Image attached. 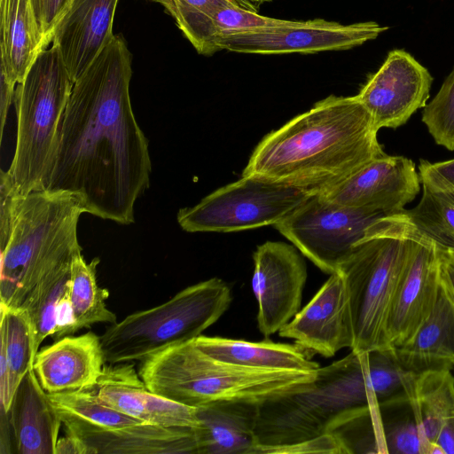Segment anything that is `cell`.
Instances as JSON below:
<instances>
[{
  "label": "cell",
  "mask_w": 454,
  "mask_h": 454,
  "mask_svg": "<svg viewBox=\"0 0 454 454\" xmlns=\"http://www.w3.org/2000/svg\"><path fill=\"white\" fill-rule=\"evenodd\" d=\"M7 414L19 454H55L62 420L34 369L20 381Z\"/></svg>",
  "instance_id": "cell-22"
},
{
  "label": "cell",
  "mask_w": 454,
  "mask_h": 454,
  "mask_svg": "<svg viewBox=\"0 0 454 454\" xmlns=\"http://www.w3.org/2000/svg\"><path fill=\"white\" fill-rule=\"evenodd\" d=\"M16 85L10 82L4 74L0 72V120H1V140L3 139L4 129L7 114L12 103L14 101Z\"/></svg>",
  "instance_id": "cell-41"
},
{
  "label": "cell",
  "mask_w": 454,
  "mask_h": 454,
  "mask_svg": "<svg viewBox=\"0 0 454 454\" xmlns=\"http://www.w3.org/2000/svg\"><path fill=\"white\" fill-rule=\"evenodd\" d=\"M197 348L207 355L236 365L261 370L313 372L317 362L297 344L275 343L269 340H245L200 335L193 340Z\"/></svg>",
  "instance_id": "cell-25"
},
{
  "label": "cell",
  "mask_w": 454,
  "mask_h": 454,
  "mask_svg": "<svg viewBox=\"0 0 454 454\" xmlns=\"http://www.w3.org/2000/svg\"><path fill=\"white\" fill-rule=\"evenodd\" d=\"M309 354L333 356L352 348L353 333L344 279L340 271L330 275L309 303L279 331Z\"/></svg>",
  "instance_id": "cell-16"
},
{
  "label": "cell",
  "mask_w": 454,
  "mask_h": 454,
  "mask_svg": "<svg viewBox=\"0 0 454 454\" xmlns=\"http://www.w3.org/2000/svg\"><path fill=\"white\" fill-rule=\"evenodd\" d=\"M65 432L80 439L88 454H198L193 428L139 423L109 429L61 418Z\"/></svg>",
  "instance_id": "cell-19"
},
{
  "label": "cell",
  "mask_w": 454,
  "mask_h": 454,
  "mask_svg": "<svg viewBox=\"0 0 454 454\" xmlns=\"http://www.w3.org/2000/svg\"><path fill=\"white\" fill-rule=\"evenodd\" d=\"M0 337L8 365L7 386L0 398L1 411L7 413L12 397L25 375L33 369L36 352L30 321L20 309H1Z\"/></svg>",
  "instance_id": "cell-28"
},
{
  "label": "cell",
  "mask_w": 454,
  "mask_h": 454,
  "mask_svg": "<svg viewBox=\"0 0 454 454\" xmlns=\"http://www.w3.org/2000/svg\"><path fill=\"white\" fill-rule=\"evenodd\" d=\"M131 63L125 39L114 35L74 82L46 187L121 224L134 222L152 171L148 141L131 106Z\"/></svg>",
  "instance_id": "cell-1"
},
{
  "label": "cell",
  "mask_w": 454,
  "mask_h": 454,
  "mask_svg": "<svg viewBox=\"0 0 454 454\" xmlns=\"http://www.w3.org/2000/svg\"><path fill=\"white\" fill-rule=\"evenodd\" d=\"M411 223L405 210L378 217L338 270L348 295L351 351L391 348L387 323L409 252Z\"/></svg>",
  "instance_id": "cell-6"
},
{
  "label": "cell",
  "mask_w": 454,
  "mask_h": 454,
  "mask_svg": "<svg viewBox=\"0 0 454 454\" xmlns=\"http://www.w3.org/2000/svg\"><path fill=\"white\" fill-rule=\"evenodd\" d=\"M433 77L403 50L388 52L356 95L372 116L375 128L396 129L427 105Z\"/></svg>",
  "instance_id": "cell-14"
},
{
  "label": "cell",
  "mask_w": 454,
  "mask_h": 454,
  "mask_svg": "<svg viewBox=\"0 0 454 454\" xmlns=\"http://www.w3.org/2000/svg\"><path fill=\"white\" fill-rule=\"evenodd\" d=\"M213 21L220 36L227 33L289 26L295 20L270 18L229 4L216 10Z\"/></svg>",
  "instance_id": "cell-37"
},
{
  "label": "cell",
  "mask_w": 454,
  "mask_h": 454,
  "mask_svg": "<svg viewBox=\"0 0 454 454\" xmlns=\"http://www.w3.org/2000/svg\"><path fill=\"white\" fill-rule=\"evenodd\" d=\"M395 350L402 367L414 373L454 370V299L441 277L429 315L414 335Z\"/></svg>",
  "instance_id": "cell-23"
},
{
  "label": "cell",
  "mask_w": 454,
  "mask_h": 454,
  "mask_svg": "<svg viewBox=\"0 0 454 454\" xmlns=\"http://www.w3.org/2000/svg\"><path fill=\"white\" fill-rule=\"evenodd\" d=\"M422 121L437 145L454 151V67L424 107Z\"/></svg>",
  "instance_id": "cell-35"
},
{
  "label": "cell",
  "mask_w": 454,
  "mask_h": 454,
  "mask_svg": "<svg viewBox=\"0 0 454 454\" xmlns=\"http://www.w3.org/2000/svg\"><path fill=\"white\" fill-rule=\"evenodd\" d=\"M98 258L87 262L82 254H77L71 267L69 304L74 332L89 328L94 324L117 322L116 315L106 304L109 293L97 284Z\"/></svg>",
  "instance_id": "cell-29"
},
{
  "label": "cell",
  "mask_w": 454,
  "mask_h": 454,
  "mask_svg": "<svg viewBox=\"0 0 454 454\" xmlns=\"http://www.w3.org/2000/svg\"><path fill=\"white\" fill-rule=\"evenodd\" d=\"M161 4L198 53L211 56L219 51L213 16L220 7L231 4L228 0H163Z\"/></svg>",
  "instance_id": "cell-31"
},
{
  "label": "cell",
  "mask_w": 454,
  "mask_h": 454,
  "mask_svg": "<svg viewBox=\"0 0 454 454\" xmlns=\"http://www.w3.org/2000/svg\"><path fill=\"white\" fill-rule=\"evenodd\" d=\"M232 5L258 12L260 7L265 4L273 0H228Z\"/></svg>",
  "instance_id": "cell-45"
},
{
  "label": "cell",
  "mask_w": 454,
  "mask_h": 454,
  "mask_svg": "<svg viewBox=\"0 0 454 454\" xmlns=\"http://www.w3.org/2000/svg\"><path fill=\"white\" fill-rule=\"evenodd\" d=\"M292 245L266 241L254 253L251 288L257 302V326L268 338L300 311L308 273L301 253Z\"/></svg>",
  "instance_id": "cell-12"
},
{
  "label": "cell",
  "mask_w": 454,
  "mask_h": 454,
  "mask_svg": "<svg viewBox=\"0 0 454 454\" xmlns=\"http://www.w3.org/2000/svg\"><path fill=\"white\" fill-rule=\"evenodd\" d=\"M421 199L405 210L414 225L444 250L454 254V190L434 191L423 186Z\"/></svg>",
  "instance_id": "cell-32"
},
{
  "label": "cell",
  "mask_w": 454,
  "mask_h": 454,
  "mask_svg": "<svg viewBox=\"0 0 454 454\" xmlns=\"http://www.w3.org/2000/svg\"><path fill=\"white\" fill-rule=\"evenodd\" d=\"M231 301L230 286L212 278L187 286L160 305L134 312L100 335L106 362L142 361L192 340L225 313Z\"/></svg>",
  "instance_id": "cell-8"
},
{
  "label": "cell",
  "mask_w": 454,
  "mask_h": 454,
  "mask_svg": "<svg viewBox=\"0 0 454 454\" xmlns=\"http://www.w3.org/2000/svg\"><path fill=\"white\" fill-rule=\"evenodd\" d=\"M435 443L442 448L443 454H454V408L443 421Z\"/></svg>",
  "instance_id": "cell-43"
},
{
  "label": "cell",
  "mask_w": 454,
  "mask_h": 454,
  "mask_svg": "<svg viewBox=\"0 0 454 454\" xmlns=\"http://www.w3.org/2000/svg\"><path fill=\"white\" fill-rule=\"evenodd\" d=\"M72 0H31L35 19L43 35L46 46L51 43L55 24Z\"/></svg>",
  "instance_id": "cell-40"
},
{
  "label": "cell",
  "mask_w": 454,
  "mask_h": 454,
  "mask_svg": "<svg viewBox=\"0 0 454 454\" xmlns=\"http://www.w3.org/2000/svg\"><path fill=\"white\" fill-rule=\"evenodd\" d=\"M387 454H427L412 402L406 391L379 403Z\"/></svg>",
  "instance_id": "cell-30"
},
{
  "label": "cell",
  "mask_w": 454,
  "mask_h": 454,
  "mask_svg": "<svg viewBox=\"0 0 454 454\" xmlns=\"http://www.w3.org/2000/svg\"><path fill=\"white\" fill-rule=\"evenodd\" d=\"M378 131L356 95H331L266 135L242 176L319 192L386 155Z\"/></svg>",
  "instance_id": "cell-2"
},
{
  "label": "cell",
  "mask_w": 454,
  "mask_h": 454,
  "mask_svg": "<svg viewBox=\"0 0 454 454\" xmlns=\"http://www.w3.org/2000/svg\"><path fill=\"white\" fill-rule=\"evenodd\" d=\"M387 29L375 21L344 25L323 19L295 20L285 27L223 34L216 45L219 51L239 53L308 54L349 50L376 39Z\"/></svg>",
  "instance_id": "cell-11"
},
{
  "label": "cell",
  "mask_w": 454,
  "mask_h": 454,
  "mask_svg": "<svg viewBox=\"0 0 454 454\" xmlns=\"http://www.w3.org/2000/svg\"><path fill=\"white\" fill-rule=\"evenodd\" d=\"M383 214L311 194L274 227L326 274L338 271L367 228Z\"/></svg>",
  "instance_id": "cell-10"
},
{
  "label": "cell",
  "mask_w": 454,
  "mask_h": 454,
  "mask_svg": "<svg viewBox=\"0 0 454 454\" xmlns=\"http://www.w3.org/2000/svg\"><path fill=\"white\" fill-rule=\"evenodd\" d=\"M74 259L65 262L41 278L19 308L27 316L37 353L43 341L73 324L69 304L71 267Z\"/></svg>",
  "instance_id": "cell-26"
},
{
  "label": "cell",
  "mask_w": 454,
  "mask_h": 454,
  "mask_svg": "<svg viewBox=\"0 0 454 454\" xmlns=\"http://www.w3.org/2000/svg\"><path fill=\"white\" fill-rule=\"evenodd\" d=\"M347 454L338 438L333 434H325L320 436L290 444L264 446L256 445L253 454Z\"/></svg>",
  "instance_id": "cell-38"
},
{
  "label": "cell",
  "mask_w": 454,
  "mask_h": 454,
  "mask_svg": "<svg viewBox=\"0 0 454 454\" xmlns=\"http://www.w3.org/2000/svg\"><path fill=\"white\" fill-rule=\"evenodd\" d=\"M154 2H157V3H160V4H162L163 0H153Z\"/></svg>",
  "instance_id": "cell-46"
},
{
  "label": "cell",
  "mask_w": 454,
  "mask_h": 454,
  "mask_svg": "<svg viewBox=\"0 0 454 454\" xmlns=\"http://www.w3.org/2000/svg\"><path fill=\"white\" fill-rule=\"evenodd\" d=\"M83 213L65 192L15 193L9 220L0 224L1 309H19L48 272L82 254L77 227Z\"/></svg>",
  "instance_id": "cell-3"
},
{
  "label": "cell",
  "mask_w": 454,
  "mask_h": 454,
  "mask_svg": "<svg viewBox=\"0 0 454 454\" xmlns=\"http://www.w3.org/2000/svg\"><path fill=\"white\" fill-rule=\"evenodd\" d=\"M55 454H88V450L80 439L66 433L58 439Z\"/></svg>",
  "instance_id": "cell-44"
},
{
  "label": "cell",
  "mask_w": 454,
  "mask_h": 454,
  "mask_svg": "<svg viewBox=\"0 0 454 454\" xmlns=\"http://www.w3.org/2000/svg\"><path fill=\"white\" fill-rule=\"evenodd\" d=\"M119 0H72L51 34L75 82L111 42Z\"/></svg>",
  "instance_id": "cell-18"
},
{
  "label": "cell",
  "mask_w": 454,
  "mask_h": 454,
  "mask_svg": "<svg viewBox=\"0 0 454 454\" xmlns=\"http://www.w3.org/2000/svg\"><path fill=\"white\" fill-rule=\"evenodd\" d=\"M409 240L407 259L387 323L391 348L403 345L414 335L434 306L440 283L439 247L412 222Z\"/></svg>",
  "instance_id": "cell-13"
},
{
  "label": "cell",
  "mask_w": 454,
  "mask_h": 454,
  "mask_svg": "<svg viewBox=\"0 0 454 454\" xmlns=\"http://www.w3.org/2000/svg\"><path fill=\"white\" fill-rule=\"evenodd\" d=\"M419 170L423 186L434 191L454 190V159L436 163L421 160Z\"/></svg>",
  "instance_id": "cell-39"
},
{
  "label": "cell",
  "mask_w": 454,
  "mask_h": 454,
  "mask_svg": "<svg viewBox=\"0 0 454 454\" xmlns=\"http://www.w3.org/2000/svg\"><path fill=\"white\" fill-rule=\"evenodd\" d=\"M440 277L454 299V254L439 247Z\"/></svg>",
  "instance_id": "cell-42"
},
{
  "label": "cell",
  "mask_w": 454,
  "mask_h": 454,
  "mask_svg": "<svg viewBox=\"0 0 454 454\" xmlns=\"http://www.w3.org/2000/svg\"><path fill=\"white\" fill-rule=\"evenodd\" d=\"M258 403L218 401L196 407L198 454H253Z\"/></svg>",
  "instance_id": "cell-21"
},
{
  "label": "cell",
  "mask_w": 454,
  "mask_h": 454,
  "mask_svg": "<svg viewBox=\"0 0 454 454\" xmlns=\"http://www.w3.org/2000/svg\"><path fill=\"white\" fill-rule=\"evenodd\" d=\"M419 181L411 159L386 154L318 193L342 206L390 215L403 211L416 198Z\"/></svg>",
  "instance_id": "cell-15"
},
{
  "label": "cell",
  "mask_w": 454,
  "mask_h": 454,
  "mask_svg": "<svg viewBox=\"0 0 454 454\" xmlns=\"http://www.w3.org/2000/svg\"><path fill=\"white\" fill-rule=\"evenodd\" d=\"M377 404L367 353L351 351L319 367L304 387L260 402L256 441L276 446L309 440L331 433L344 419Z\"/></svg>",
  "instance_id": "cell-5"
},
{
  "label": "cell",
  "mask_w": 454,
  "mask_h": 454,
  "mask_svg": "<svg viewBox=\"0 0 454 454\" xmlns=\"http://www.w3.org/2000/svg\"><path fill=\"white\" fill-rule=\"evenodd\" d=\"M368 369L378 403L405 392L409 371L400 364L395 348H379L367 353Z\"/></svg>",
  "instance_id": "cell-36"
},
{
  "label": "cell",
  "mask_w": 454,
  "mask_h": 454,
  "mask_svg": "<svg viewBox=\"0 0 454 454\" xmlns=\"http://www.w3.org/2000/svg\"><path fill=\"white\" fill-rule=\"evenodd\" d=\"M95 390L104 402L141 422L164 427L194 429L198 426L196 407L152 392L131 363L105 365Z\"/></svg>",
  "instance_id": "cell-17"
},
{
  "label": "cell",
  "mask_w": 454,
  "mask_h": 454,
  "mask_svg": "<svg viewBox=\"0 0 454 454\" xmlns=\"http://www.w3.org/2000/svg\"><path fill=\"white\" fill-rule=\"evenodd\" d=\"M315 192L283 183L242 176L181 208L177 223L187 232H234L275 225Z\"/></svg>",
  "instance_id": "cell-9"
},
{
  "label": "cell",
  "mask_w": 454,
  "mask_h": 454,
  "mask_svg": "<svg viewBox=\"0 0 454 454\" xmlns=\"http://www.w3.org/2000/svg\"><path fill=\"white\" fill-rule=\"evenodd\" d=\"M405 391L419 423L427 454L442 453L435 443L442 425L454 408V377L448 370L409 372Z\"/></svg>",
  "instance_id": "cell-27"
},
{
  "label": "cell",
  "mask_w": 454,
  "mask_h": 454,
  "mask_svg": "<svg viewBox=\"0 0 454 454\" xmlns=\"http://www.w3.org/2000/svg\"><path fill=\"white\" fill-rule=\"evenodd\" d=\"M330 434L338 438L347 454H387L379 404L348 417Z\"/></svg>",
  "instance_id": "cell-34"
},
{
  "label": "cell",
  "mask_w": 454,
  "mask_h": 454,
  "mask_svg": "<svg viewBox=\"0 0 454 454\" xmlns=\"http://www.w3.org/2000/svg\"><path fill=\"white\" fill-rule=\"evenodd\" d=\"M100 336L93 332L67 335L38 350L33 369L48 394L92 388L105 368Z\"/></svg>",
  "instance_id": "cell-20"
},
{
  "label": "cell",
  "mask_w": 454,
  "mask_h": 454,
  "mask_svg": "<svg viewBox=\"0 0 454 454\" xmlns=\"http://www.w3.org/2000/svg\"><path fill=\"white\" fill-rule=\"evenodd\" d=\"M74 82L59 48L51 45L16 85V147L8 172L20 194L47 187Z\"/></svg>",
  "instance_id": "cell-7"
},
{
  "label": "cell",
  "mask_w": 454,
  "mask_h": 454,
  "mask_svg": "<svg viewBox=\"0 0 454 454\" xmlns=\"http://www.w3.org/2000/svg\"><path fill=\"white\" fill-rule=\"evenodd\" d=\"M0 72L17 85L47 49L31 0H0Z\"/></svg>",
  "instance_id": "cell-24"
},
{
  "label": "cell",
  "mask_w": 454,
  "mask_h": 454,
  "mask_svg": "<svg viewBox=\"0 0 454 454\" xmlns=\"http://www.w3.org/2000/svg\"><path fill=\"white\" fill-rule=\"evenodd\" d=\"M48 395L60 418H72L109 429L144 423L104 402L97 395L95 387Z\"/></svg>",
  "instance_id": "cell-33"
},
{
  "label": "cell",
  "mask_w": 454,
  "mask_h": 454,
  "mask_svg": "<svg viewBox=\"0 0 454 454\" xmlns=\"http://www.w3.org/2000/svg\"><path fill=\"white\" fill-rule=\"evenodd\" d=\"M317 371L261 370L215 359L193 340L170 346L141 361L146 387L166 399L191 407L218 401H254L299 390Z\"/></svg>",
  "instance_id": "cell-4"
}]
</instances>
